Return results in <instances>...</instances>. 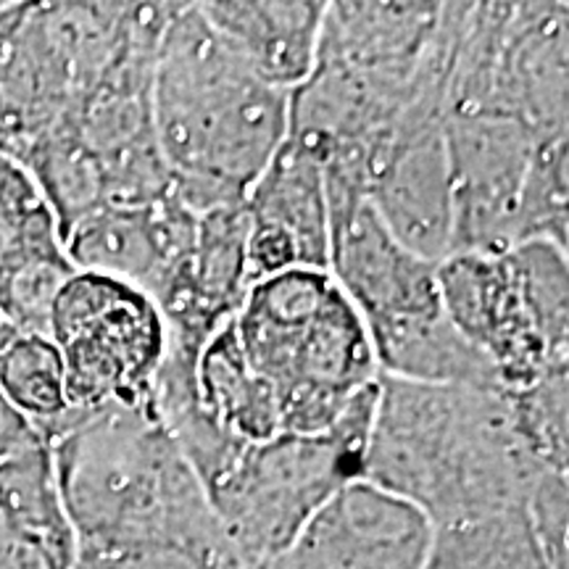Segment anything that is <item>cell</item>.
<instances>
[{"label":"cell","mask_w":569,"mask_h":569,"mask_svg":"<svg viewBox=\"0 0 569 569\" xmlns=\"http://www.w3.org/2000/svg\"><path fill=\"white\" fill-rule=\"evenodd\" d=\"M0 519L67 569L74 565L77 538L56 478L53 448L42 436L0 459Z\"/></svg>","instance_id":"cell-19"},{"label":"cell","mask_w":569,"mask_h":569,"mask_svg":"<svg viewBox=\"0 0 569 569\" xmlns=\"http://www.w3.org/2000/svg\"><path fill=\"white\" fill-rule=\"evenodd\" d=\"M288 98L253 74L198 3H180L153 61V127L169 188L196 213L246 203L288 138Z\"/></svg>","instance_id":"cell-2"},{"label":"cell","mask_w":569,"mask_h":569,"mask_svg":"<svg viewBox=\"0 0 569 569\" xmlns=\"http://www.w3.org/2000/svg\"><path fill=\"white\" fill-rule=\"evenodd\" d=\"M430 538L422 511L359 478L259 569H422Z\"/></svg>","instance_id":"cell-13"},{"label":"cell","mask_w":569,"mask_h":569,"mask_svg":"<svg viewBox=\"0 0 569 569\" xmlns=\"http://www.w3.org/2000/svg\"><path fill=\"white\" fill-rule=\"evenodd\" d=\"M422 569H551L528 507L432 528Z\"/></svg>","instance_id":"cell-20"},{"label":"cell","mask_w":569,"mask_h":569,"mask_svg":"<svg viewBox=\"0 0 569 569\" xmlns=\"http://www.w3.org/2000/svg\"><path fill=\"white\" fill-rule=\"evenodd\" d=\"M71 411L148 401L167 356V322L151 298L106 274L74 272L48 315Z\"/></svg>","instance_id":"cell-8"},{"label":"cell","mask_w":569,"mask_h":569,"mask_svg":"<svg viewBox=\"0 0 569 569\" xmlns=\"http://www.w3.org/2000/svg\"><path fill=\"white\" fill-rule=\"evenodd\" d=\"M198 11L277 90H296L315 69L327 11L322 0H224L198 3Z\"/></svg>","instance_id":"cell-16"},{"label":"cell","mask_w":569,"mask_h":569,"mask_svg":"<svg viewBox=\"0 0 569 569\" xmlns=\"http://www.w3.org/2000/svg\"><path fill=\"white\" fill-rule=\"evenodd\" d=\"M567 3H469L446 113H498L538 140L569 134Z\"/></svg>","instance_id":"cell-7"},{"label":"cell","mask_w":569,"mask_h":569,"mask_svg":"<svg viewBox=\"0 0 569 569\" xmlns=\"http://www.w3.org/2000/svg\"><path fill=\"white\" fill-rule=\"evenodd\" d=\"M34 436H40L34 425L0 390V459H6L24 443H30Z\"/></svg>","instance_id":"cell-25"},{"label":"cell","mask_w":569,"mask_h":569,"mask_svg":"<svg viewBox=\"0 0 569 569\" xmlns=\"http://www.w3.org/2000/svg\"><path fill=\"white\" fill-rule=\"evenodd\" d=\"M48 443L77 549H230L201 480L151 398L71 411Z\"/></svg>","instance_id":"cell-3"},{"label":"cell","mask_w":569,"mask_h":569,"mask_svg":"<svg viewBox=\"0 0 569 569\" xmlns=\"http://www.w3.org/2000/svg\"><path fill=\"white\" fill-rule=\"evenodd\" d=\"M569 478L549 472L532 490L528 511L551 569H569Z\"/></svg>","instance_id":"cell-23"},{"label":"cell","mask_w":569,"mask_h":569,"mask_svg":"<svg viewBox=\"0 0 569 569\" xmlns=\"http://www.w3.org/2000/svg\"><path fill=\"white\" fill-rule=\"evenodd\" d=\"M377 386L365 390L330 430L282 432L243 446L206 486L211 511L243 569H259L288 549L311 517L361 478Z\"/></svg>","instance_id":"cell-6"},{"label":"cell","mask_w":569,"mask_h":569,"mask_svg":"<svg viewBox=\"0 0 569 569\" xmlns=\"http://www.w3.org/2000/svg\"><path fill=\"white\" fill-rule=\"evenodd\" d=\"M0 322H3V317H0Z\"/></svg>","instance_id":"cell-26"},{"label":"cell","mask_w":569,"mask_h":569,"mask_svg":"<svg viewBox=\"0 0 569 569\" xmlns=\"http://www.w3.org/2000/svg\"><path fill=\"white\" fill-rule=\"evenodd\" d=\"M569 134L538 140L517 201L515 246L543 240L569 251ZM511 246V248H515Z\"/></svg>","instance_id":"cell-22"},{"label":"cell","mask_w":569,"mask_h":569,"mask_svg":"<svg viewBox=\"0 0 569 569\" xmlns=\"http://www.w3.org/2000/svg\"><path fill=\"white\" fill-rule=\"evenodd\" d=\"M232 325L290 436L330 430L380 380L365 319L327 269H288L251 284Z\"/></svg>","instance_id":"cell-4"},{"label":"cell","mask_w":569,"mask_h":569,"mask_svg":"<svg viewBox=\"0 0 569 569\" xmlns=\"http://www.w3.org/2000/svg\"><path fill=\"white\" fill-rule=\"evenodd\" d=\"M549 472L567 469L538 457L503 390L377 380L361 480L411 503L432 528L528 507Z\"/></svg>","instance_id":"cell-1"},{"label":"cell","mask_w":569,"mask_h":569,"mask_svg":"<svg viewBox=\"0 0 569 569\" xmlns=\"http://www.w3.org/2000/svg\"><path fill=\"white\" fill-rule=\"evenodd\" d=\"M327 272L365 319L367 332L446 315L438 274L396 240L367 198L327 196Z\"/></svg>","instance_id":"cell-11"},{"label":"cell","mask_w":569,"mask_h":569,"mask_svg":"<svg viewBox=\"0 0 569 569\" xmlns=\"http://www.w3.org/2000/svg\"><path fill=\"white\" fill-rule=\"evenodd\" d=\"M453 330L493 367L503 393L569 367V256L532 240L503 253H451L436 267Z\"/></svg>","instance_id":"cell-5"},{"label":"cell","mask_w":569,"mask_h":569,"mask_svg":"<svg viewBox=\"0 0 569 569\" xmlns=\"http://www.w3.org/2000/svg\"><path fill=\"white\" fill-rule=\"evenodd\" d=\"M248 222L293 248L301 269H327L330 211L322 163L309 148L284 138L246 196Z\"/></svg>","instance_id":"cell-17"},{"label":"cell","mask_w":569,"mask_h":569,"mask_svg":"<svg viewBox=\"0 0 569 569\" xmlns=\"http://www.w3.org/2000/svg\"><path fill=\"white\" fill-rule=\"evenodd\" d=\"M367 201L398 243L419 259L440 264L451 253L446 96L427 92L403 111L369 174Z\"/></svg>","instance_id":"cell-9"},{"label":"cell","mask_w":569,"mask_h":569,"mask_svg":"<svg viewBox=\"0 0 569 569\" xmlns=\"http://www.w3.org/2000/svg\"><path fill=\"white\" fill-rule=\"evenodd\" d=\"M536 146V132L517 119L446 113L451 253H503L515 246L519 190Z\"/></svg>","instance_id":"cell-10"},{"label":"cell","mask_w":569,"mask_h":569,"mask_svg":"<svg viewBox=\"0 0 569 569\" xmlns=\"http://www.w3.org/2000/svg\"><path fill=\"white\" fill-rule=\"evenodd\" d=\"M0 390L46 440L71 417L63 361L48 332L0 322Z\"/></svg>","instance_id":"cell-21"},{"label":"cell","mask_w":569,"mask_h":569,"mask_svg":"<svg viewBox=\"0 0 569 569\" xmlns=\"http://www.w3.org/2000/svg\"><path fill=\"white\" fill-rule=\"evenodd\" d=\"M198 213L167 190L151 203L101 206L63 234L71 267L132 284L161 306L193 256Z\"/></svg>","instance_id":"cell-12"},{"label":"cell","mask_w":569,"mask_h":569,"mask_svg":"<svg viewBox=\"0 0 569 569\" xmlns=\"http://www.w3.org/2000/svg\"><path fill=\"white\" fill-rule=\"evenodd\" d=\"M0 569H67L51 553L0 519Z\"/></svg>","instance_id":"cell-24"},{"label":"cell","mask_w":569,"mask_h":569,"mask_svg":"<svg viewBox=\"0 0 569 569\" xmlns=\"http://www.w3.org/2000/svg\"><path fill=\"white\" fill-rule=\"evenodd\" d=\"M246 203L198 213L193 256L174 293L159 306L167 322V351L201 353L213 332L234 319L251 290Z\"/></svg>","instance_id":"cell-15"},{"label":"cell","mask_w":569,"mask_h":569,"mask_svg":"<svg viewBox=\"0 0 569 569\" xmlns=\"http://www.w3.org/2000/svg\"><path fill=\"white\" fill-rule=\"evenodd\" d=\"M196 396L203 415L234 443L253 446L282 436L272 390L248 367L232 319L198 353Z\"/></svg>","instance_id":"cell-18"},{"label":"cell","mask_w":569,"mask_h":569,"mask_svg":"<svg viewBox=\"0 0 569 569\" xmlns=\"http://www.w3.org/2000/svg\"><path fill=\"white\" fill-rule=\"evenodd\" d=\"M71 267L59 219L30 169L0 153V317L48 332L51 303Z\"/></svg>","instance_id":"cell-14"}]
</instances>
